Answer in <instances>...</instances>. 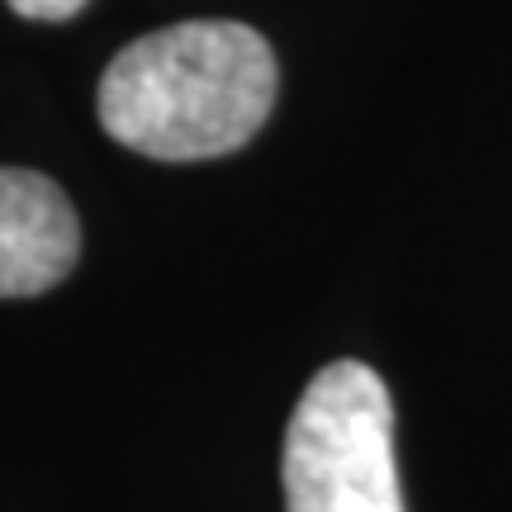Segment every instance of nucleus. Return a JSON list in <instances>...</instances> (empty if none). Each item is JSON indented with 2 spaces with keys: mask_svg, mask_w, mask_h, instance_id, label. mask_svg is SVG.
<instances>
[{
  "mask_svg": "<svg viewBox=\"0 0 512 512\" xmlns=\"http://www.w3.org/2000/svg\"><path fill=\"white\" fill-rule=\"evenodd\" d=\"M91 0H10V10L19 19H43V24H57V19L81 15Z\"/></svg>",
  "mask_w": 512,
  "mask_h": 512,
  "instance_id": "20e7f679",
  "label": "nucleus"
},
{
  "mask_svg": "<svg viewBox=\"0 0 512 512\" xmlns=\"http://www.w3.org/2000/svg\"><path fill=\"white\" fill-rule=\"evenodd\" d=\"M81 223L72 200L38 171L0 166V299H34L72 275Z\"/></svg>",
  "mask_w": 512,
  "mask_h": 512,
  "instance_id": "7ed1b4c3",
  "label": "nucleus"
},
{
  "mask_svg": "<svg viewBox=\"0 0 512 512\" xmlns=\"http://www.w3.org/2000/svg\"><path fill=\"white\" fill-rule=\"evenodd\" d=\"M285 512H408L394 465V403L361 361L309 380L285 432Z\"/></svg>",
  "mask_w": 512,
  "mask_h": 512,
  "instance_id": "f03ea898",
  "label": "nucleus"
},
{
  "mask_svg": "<svg viewBox=\"0 0 512 512\" xmlns=\"http://www.w3.org/2000/svg\"><path fill=\"white\" fill-rule=\"evenodd\" d=\"M275 53L252 24L185 19L133 38L100 76V124L152 162L238 152L275 105Z\"/></svg>",
  "mask_w": 512,
  "mask_h": 512,
  "instance_id": "f257e3e1",
  "label": "nucleus"
}]
</instances>
